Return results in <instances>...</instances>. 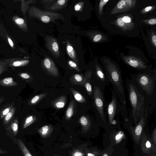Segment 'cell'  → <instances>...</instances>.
Segmentation results:
<instances>
[{"label": "cell", "instance_id": "2e32d148", "mask_svg": "<svg viewBox=\"0 0 156 156\" xmlns=\"http://www.w3.org/2000/svg\"><path fill=\"white\" fill-rule=\"evenodd\" d=\"M53 130V127L50 125H44L38 130V132L41 136L46 138L51 133Z\"/></svg>", "mask_w": 156, "mask_h": 156}, {"label": "cell", "instance_id": "83f0119b", "mask_svg": "<svg viewBox=\"0 0 156 156\" xmlns=\"http://www.w3.org/2000/svg\"><path fill=\"white\" fill-rule=\"evenodd\" d=\"M29 62V61L27 60H22L21 61H17L13 62L12 65L15 67L24 66L27 65Z\"/></svg>", "mask_w": 156, "mask_h": 156}, {"label": "cell", "instance_id": "1f68e13d", "mask_svg": "<svg viewBox=\"0 0 156 156\" xmlns=\"http://www.w3.org/2000/svg\"><path fill=\"white\" fill-rule=\"evenodd\" d=\"M71 156H85V153L79 150H74L71 154Z\"/></svg>", "mask_w": 156, "mask_h": 156}, {"label": "cell", "instance_id": "bcb514c9", "mask_svg": "<svg viewBox=\"0 0 156 156\" xmlns=\"http://www.w3.org/2000/svg\"><path fill=\"white\" fill-rule=\"evenodd\" d=\"M7 153V152L6 151L3 150L0 148V154H5Z\"/></svg>", "mask_w": 156, "mask_h": 156}, {"label": "cell", "instance_id": "d6986e66", "mask_svg": "<svg viewBox=\"0 0 156 156\" xmlns=\"http://www.w3.org/2000/svg\"><path fill=\"white\" fill-rule=\"evenodd\" d=\"M69 90L77 101L80 103H86L87 102V100L85 97L73 88H70Z\"/></svg>", "mask_w": 156, "mask_h": 156}, {"label": "cell", "instance_id": "7bdbcfd3", "mask_svg": "<svg viewBox=\"0 0 156 156\" xmlns=\"http://www.w3.org/2000/svg\"><path fill=\"white\" fill-rule=\"evenodd\" d=\"M152 41L155 46H156V36L154 35L152 38Z\"/></svg>", "mask_w": 156, "mask_h": 156}, {"label": "cell", "instance_id": "ab89813d", "mask_svg": "<svg viewBox=\"0 0 156 156\" xmlns=\"http://www.w3.org/2000/svg\"><path fill=\"white\" fill-rule=\"evenodd\" d=\"M102 36L100 34H98L96 35L93 39V41L95 42H97L99 41L101 38Z\"/></svg>", "mask_w": 156, "mask_h": 156}, {"label": "cell", "instance_id": "d6a6232c", "mask_svg": "<svg viewBox=\"0 0 156 156\" xmlns=\"http://www.w3.org/2000/svg\"><path fill=\"white\" fill-rule=\"evenodd\" d=\"M109 1L108 0H101L100 1L99 6V12H102L103 6Z\"/></svg>", "mask_w": 156, "mask_h": 156}, {"label": "cell", "instance_id": "7dc6e473", "mask_svg": "<svg viewBox=\"0 0 156 156\" xmlns=\"http://www.w3.org/2000/svg\"><path fill=\"white\" fill-rule=\"evenodd\" d=\"M2 101V99H0V103Z\"/></svg>", "mask_w": 156, "mask_h": 156}, {"label": "cell", "instance_id": "ee69618b", "mask_svg": "<svg viewBox=\"0 0 156 156\" xmlns=\"http://www.w3.org/2000/svg\"><path fill=\"white\" fill-rule=\"evenodd\" d=\"M8 40L10 46L12 47H13L14 45V44L11 39L10 38H8Z\"/></svg>", "mask_w": 156, "mask_h": 156}, {"label": "cell", "instance_id": "277c9868", "mask_svg": "<svg viewBox=\"0 0 156 156\" xmlns=\"http://www.w3.org/2000/svg\"><path fill=\"white\" fill-rule=\"evenodd\" d=\"M112 98L109 103H107L105 107V112L108 126L115 125L117 123V116L122 113L121 105L118 97L114 90H111Z\"/></svg>", "mask_w": 156, "mask_h": 156}, {"label": "cell", "instance_id": "cb8c5ba5", "mask_svg": "<svg viewBox=\"0 0 156 156\" xmlns=\"http://www.w3.org/2000/svg\"><path fill=\"white\" fill-rule=\"evenodd\" d=\"M0 84L2 86H14L17 85V83L13 80L11 77H6L1 80Z\"/></svg>", "mask_w": 156, "mask_h": 156}, {"label": "cell", "instance_id": "52a82bcc", "mask_svg": "<svg viewBox=\"0 0 156 156\" xmlns=\"http://www.w3.org/2000/svg\"><path fill=\"white\" fill-rule=\"evenodd\" d=\"M92 71L91 79L92 86L95 85L105 90L106 86L109 83L106 72L98 65H96L94 71Z\"/></svg>", "mask_w": 156, "mask_h": 156}, {"label": "cell", "instance_id": "8fae6325", "mask_svg": "<svg viewBox=\"0 0 156 156\" xmlns=\"http://www.w3.org/2000/svg\"><path fill=\"white\" fill-rule=\"evenodd\" d=\"M82 126V132L85 133L89 131L92 127L93 121L90 117L87 115H83L78 121Z\"/></svg>", "mask_w": 156, "mask_h": 156}, {"label": "cell", "instance_id": "7c38bea8", "mask_svg": "<svg viewBox=\"0 0 156 156\" xmlns=\"http://www.w3.org/2000/svg\"><path fill=\"white\" fill-rule=\"evenodd\" d=\"M85 81L83 85L86 90L88 95L92 97L93 94V88L91 82L92 71L91 70L87 71L84 73Z\"/></svg>", "mask_w": 156, "mask_h": 156}, {"label": "cell", "instance_id": "603a6c76", "mask_svg": "<svg viewBox=\"0 0 156 156\" xmlns=\"http://www.w3.org/2000/svg\"><path fill=\"white\" fill-rule=\"evenodd\" d=\"M37 120V118L35 115H30L27 116L23 124L22 128H26L36 122Z\"/></svg>", "mask_w": 156, "mask_h": 156}, {"label": "cell", "instance_id": "b9f144b4", "mask_svg": "<svg viewBox=\"0 0 156 156\" xmlns=\"http://www.w3.org/2000/svg\"><path fill=\"white\" fill-rule=\"evenodd\" d=\"M149 23L151 25H154L156 24V19L154 18L150 20L149 21Z\"/></svg>", "mask_w": 156, "mask_h": 156}, {"label": "cell", "instance_id": "681fc988", "mask_svg": "<svg viewBox=\"0 0 156 156\" xmlns=\"http://www.w3.org/2000/svg\"><path fill=\"white\" fill-rule=\"evenodd\" d=\"M122 156H125L124 155H123Z\"/></svg>", "mask_w": 156, "mask_h": 156}, {"label": "cell", "instance_id": "9c48e42d", "mask_svg": "<svg viewBox=\"0 0 156 156\" xmlns=\"http://www.w3.org/2000/svg\"><path fill=\"white\" fill-rule=\"evenodd\" d=\"M42 66L48 74L54 76H58V69L51 58L48 57L45 58L42 61Z\"/></svg>", "mask_w": 156, "mask_h": 156}, {"label": "cell", "instance_id": "ffe728a7", "mask_svg": "<svg viewBox=\"0 0 156 156\" xmlns=\"http://www.w3.org/2000/svg\"><path fill=\"white\" fill-rule=\"evenodd\" d=\"M17 143L24 156H32L22 140L17 139Z\"/></svg>", "mask_w": 156, "mask_h": 156}, {"label": "cell", "instance_id": "5bb4252c", "mask_svg": "<svg viewBox=\"0 0 156 156\" xmlns=\"http://www.w3.org/2000/svg\"><path fill=\"white\" fill-rule=\"evenodd\" d=\"M85 77L81 74H75L72 75L69 80L71 83L74 85L83 86L85 81Z\"/></svg>", "mask_w": 156, "mask_h": 156}, {"label": "cell", "instance_id": "74e56055", "mask_svg": "<svg viewBox=\"0 0 156 156\" xmlns=\"http://www.w3.org/2000/svg\"><path fill=\"white\" fill-rule=\"evenodd\" d=\"M117 23L118 25L120 27H123L124 25V22L122 20V18L121 17L118 18Z\"/></svg>", "mask_w": 156, "mask_h": 156}, {"label": "cell", "instance_id": "f35d334b", "mask_svg": "<svg viewBox=\"0 0 156 156\" xmlns=\"http://www.w3.org/2000/svg\"><path fill=\"white\" fill-rule=\"evenodd\" d=\"M56 0H45L41 1V3L42 4H51L52 3H54Z\"/></svg>", "mask_w": 156, "mask_h": 156}, {"label": "cell", "instance_id": "c3c4849f", "mask_svg": "<svg viewBox=\"0 0 156 156\" xmlns=\"http://www.w3.org/2000/svg\"><path fill=\"white\" fill-rule=\"evenodd\" d=\"M55 156H59V155H55Z\"/></svg>", "mask_w": 156, "mask_h": 156}, {"label": "cell", "instance_id": "ac0fdd59", "mask_svg": "<svg viewBox=\"0 0 156 156\" xmlns=\"http://www.w3.org/2000/svg\"><path fill=\"white\" fill-rule=\"evenodd\" d=\"M66 50L69 56L76 62L78 60L75 50L70 43L68 40L66 41Z\"/></svg>", "mask_w": 156, "mask_h": 156}, {"label": "cell", "instance_id": "e575fe53", "mask_svg": "<svg viewBox=\"0 0 156 156\" xmlns=\"http://www.w3.org/2000/svg\"><path fill=\"white\" fill-rule=\"evenodd\" d=\"M126 5V1L124 0L119 1L117 4V7L119 9L123 8Z\"/></svg>", "mask_w": 156, "mask_h": 156}, {"label": "cell", "instance_id": "7402d4cb", "mask_svg": "<svg viewBox=\"0 0 156 156\" xmlns=\"http://www.w3.org/2000/svg\"><path fill=\"white\" fill-rule=\"evenodd\" d=\"M8 129L11 130L14 136L17 135L18 132V123L17 119H14L11 122Z\"/></svg>", "mask_w": 156, "mask_h": 156}, {"label": "cell", "instance_id": "ba28073f", "mask_svg": "<svg viewBox=\"0 0 156 156\" xmlns=\"http://www.w3.org/2000/svg\"><path fill=\"white\" fill-rule=\"evenodd\" d=\"M140 143L141 150L144 154L148 156H156V145L153 142L151 137L143 132Z\"/></svg>", "mask_w": 156, "mask_h": 156}, {"label": "cell", "instance_id": "7a4b0ae2", "mask_svg": "<svg viewBox=\"0 0 156 156\" xmlns=\"http://www.w3.org/2000/svg\"><path fill=\"white\" fill-rule=\"evenodd\" d=\"M125 86L130 106L128 113L129 119L134 126L146 108L145 99L141 90L131 79H126Z\"/></svg>", "mask_w": 156, "mask_h": 156}, {"label": "cell", "instance_id": "d590c367", "mask_svg": "<svg viewBox=\"0 0 156 156\" xmlns=\"http://www.w3.org/2000/svg\"><path fill=\"white\" fill-rule=\"evenodd\" d=\"M15 23L19 25H23L24 23V20L21 18H18L15 20Z\"/></svg>", "mask_w": 156, "mask_h": 156}, {"label": "cell", "instance_id": "f907efd6", "mask_svg": "<svg viewBox=\"0 0 156 156\" xmlns=\"http://www.w3.org/2000/svg\"></svg>", "mask_w": 156, "mask_h": 156}, {"label": "cell", "instance_id": "3957f363", "mask_svg": "<svg viewBox=\"0 0 156 156\" xmlns=\"http://www.w3.org/2000/svg\"><path fill=\"white\" fill-rule=\"evenodd\" d=\"M92 87V102L96 121L99 125L108 127L105 109L107 103L104 96L105 90L95 85H93Z\"/></svg>", "mask_w": 156, "mask_h": 156}, {"label": "cell", "instance_id": "6da1fadb", "mask_svg": "<svg viewBox=\"0 0 156 156\" xmlns=\"http://www.w3.org/2000/svg\"><path fill=\"white\" fill-rule=\"evenodd\" d=\"M131 79L138 86L145 101L146 109L149 115L156 107V72L148 70L131 74Z\"/></svg>", "mask_w": 156, "mask_h": 156}, {"label": "cell", "instance_id": "5b68a950", "mask_svg": "<svg viewBox=\"0 0 156 156\" xmlns=\"http://www.w3.org/2000/svg\"><path fill=\"white\" fill-rule=\"evenodd\" d=\"M149 116L147 109H145L144 111L141 114L138 122L134 126L131 125L132 123L129 119L128 121H124L128 123V129L134 141L137 144H138L140 143L142 133L144 132L145 128L147 124Z\"/></svg>", "mask_w": 156, "mask_h": 156}, {"label": "cell", "instance_id": "30bf717a", "mask_svg": "<svg viewBox=\"0 0 156 156\" xmlns=\"http://www.w3.org/2000/svg\"><path fill=\"white\" fill-rule=\"evenodd\" d=\"M46 46L48 49L56 58L60 56V50L56 40L52 36H47L45 38Z\"/></svg>", "mask_w": 156, "mask_h": 156}, {"label": "cell", "instance_id": "4dcf8cb0", "mask_svg": "<svg viewBox=\"0 0 156 156\" xmlns=\"http://www.w3.org/2000/svg\"><path fill=\"white\" fill-rule=\"evenodd\" d=\"M12 107V104L10 106L5 108L1 112V118H4L5 116L9 112Z\"/></svg>", "mask_w": 156, "mask_h": 156}, {"label": "cell", "instance_id": "484cf974", "mask_svg": "<svg viewBox=\"0 0 156 156\" xmlns=\"http://www.w3.org/2000/svg\"><path fill=\"white\" fill-rule=\"evenodd\" d=\"M15 111V108L13 106L9 112L4 117L3 122L5 124H8L9 122L13 116Z\"/></svg>", "mask_w": 156, "mask_h": 156}, {"label": "cell", "instance_id": "e0dca14e", "mask_svg": "<svg viewBox=\"0 0 156 156\" xmlns=\"http://www.w3.org/2000/svg\"><path fill=\"white\" fill-rule=\"evenodd\" d=\"M68 1V0L56 1L49 7L48 9L51 10H60L66 6Z\"/></svg>", "mask_w": 156, "mask_h": 156}, {"label": "cell", "instance_id": "4316f807", "mask_svg": "<svg viewBox=\"0 0 156 156\" xmlns=\"http://www.w3.org/2000/svg\"><path fill=\"white\" fill-rule=\"evenodd\" d=\"M113 150V148L110 147H108L104 151H102V156H112Z\"/></svg>", "mask_w": 156, "mask_h": 156}, {"label": "cell", "instance_id": "d4e9b609", "mask_svg": "<svg viewBox=\"0 0 156 156\" xmlns=\"http://www.w3.org/2000/svg\"><path fill=\"white\" fill-rule=\"evenodd\" d=\"M87 156H101L102 151L94 147H91L90 149L86 150Z\"/></svg>", "mask_w": 156, "mask_h": 156}, {"label": "cell", "instance_id": "4fadbf2b", "mask_svg": "<svg viewBox=\"0 0 156 156\" xmlns=\"http://www.w3.org/2000/svg\"><path fill=\"white\" fill-rule=\"evenodd\" d=\"M67 101L66 96L65 95L61 96L53 100L51 104L52 106L57 109L63 108L66 105Z\"/></svg>", "mask_w": 156, "mask_h": 156}, {"label": "cell", "instance_id": "8992f818", "mask_svg": "<svg viewBox=\"0 0 156 156\" xmlns=\"http://www.w3.org/2000/svg\"><path fill=\"white\" fill-rule=\"evenodd\" d=\"M31 14L34 17L44 23L55 22L56 20L64 19L63 15L61 14L44 11L36 7H33L31 9Z\"/></svg>", "mask_w": 156, "mask_h": 156}, {"label": "cell", "instance_id": "8d00e7d4", "mask_svg": "<svg viewBox=\"0 0 156 156\" xmlns=\"http://www.w3.org/2000/svg\"><path fill=\"white\" fill-rule=\"evenodd\" d=\"M123 21L126 23H129L131 21V18L128 16H125L122 18Z\"/></svg>", "mask_w": 156, "mask_h": 156}, {"label": "cell", "instance_id": "836d02e7", "mask_svg": "<svg viewBox=\"0 0 156 156\" xmlns=\"http://www.w3.org/2000/svg\"><path fill=\"white\" fill-rule=\"evenodd\" d=\"M151 139L153 143L156 145V128L155 127L152 133Z\"/></svg>", "mask_w": 156, "mask_h": 156}, {"label": "cell", "instance_id": "f1b7e54d", "mask_svg": "<svg viewBox=\"0 0 156 156\" xmlns=\"http://www.w3.org/2000/svg\"><path fill=\"white\" fill-rule=\"evenodd\" d=\"M68 64L72 69L78 72L80 71V69L78 67L77 65L75 62L72 60H69L68 62Z\"/></svg>", "mask_w": 156, "mask_h": 156}, {"label": "cell", "instance_id": "f546056e", "mask_svg": "<svg viewBox=\"0 0 156 156\" xmlns=\"http://www.w3.org/2000/svg\"><path fill=\"white\" fill-rule=\"evenodd\" d=\"M84 2H80L76 3L74 7L75 11H82L83 7Z\"/></svg>", "mask_w": 156, "mask_h": 156}, {"label": "cell", "instance_id": "60d3db41", "mask_svg": "<svg viewBox=\"0 0 156 156\" xmlns=\"http://www.w3.org/2000/svg\"><path fill=\"white\" fill-rule=\"evenodd\" d=\"M20 76L22 78L24 79H28L30 77L29 74L25 73H21L20 74Z\"/></svg>", "mask_w": 156, "mask_h": 156}, {"label": "cell", "instance_id": "f6af8a7d", "mask_svg": "<svg viewBox=\"0 0 156 156\" xmlns=\"http://www.w3.org/2000/svg\"><path fill=\"white\" fill-rule=\"evenodd\" d=\"M152 9V7L151 6H149L146 7L145 9L144 10L146 12H148L150 10H151Z\"/></svg>", "mask_w": 156, "mask_h": 156}, {"label": "cell", "instance_id": "44dd1931", "mask_svg": "<svg viewBox=\"0 0 156 156\" xmlns=\"http://www.w3.org/2000/svg\"><path fill=\"white\" fill-rule=\"evenodd\" d=\"M47 93H42L37 95L32 98L29 101L28 103L29 105H33L37 104L42 99L46 97Z\"/></svg>", "mask_w": 156, "mask_h": 156}, {"label": "cell", "instance_id": "9a60e30c", "mask_svg": "<svg viewBox=\"0 0 156 156\" xmlns=\"http://www.w3.org/2000/svg\"><path fill=\"white\" fill-rule=\"evenodd\" d=\"M76 104L75 101L73 100H72L70 101L65 113V119L66 120L70 119L74 115Z\"/></svg>", "mask_w": 156, "mask_h": 156}]
</instances>
